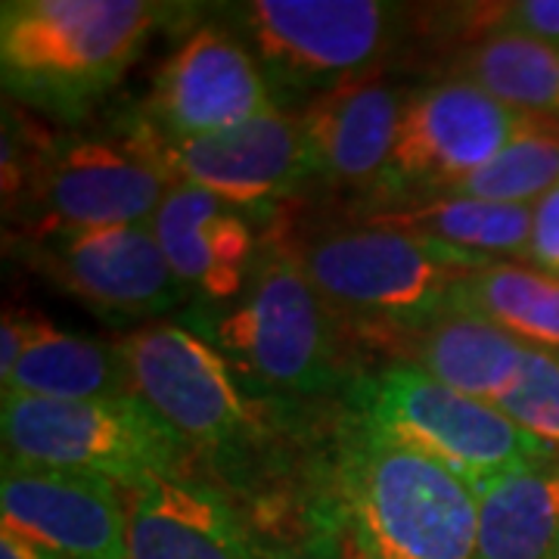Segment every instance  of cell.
<instances>
[{"mask_svg": "<svg viewBox=\"0 0 559 559\" xmlns=\"http://www.w3.org/2000/svg\"><path fill=\"white\" fill-rule=\"evenodd\" d=\"M352 559H473L479 495L436 460L345 417L326 498Z\"/></svg>", "mask_w": 559, "mask_h": 559, "instance_id": "1", "label": "cell"}, {"mask_svg": "<svg viewBox=\"0 0 559 559\" xmlns=\"http://www.w3.org/2000/svg\"><path fill=\"white\" fill-rule=\"evenodd\" d=\"M165 16L168 7L146 0H3V91L75 124L119 87Z\"/></svg>", "mask_w": 559, "mask_h": 559, "instance_id": "2", "label": "cell"}, {"mask_svg": "<svg viewBox=\"0 0 559 559\" xmlns=\"http://www.w3.org/2000/svg\"><path fill=\"white\" fill-rule=\"evenodd\" d=\"M183 326L218 348L246 392L308 401L345 392L355 380L342 323L305 274L296 246L261 249L240 299L193 308Z\"/></svg>", "mask_w": 559, "mask_h": 559, "instance_id": "3", "label": "cell"}, {"mask_svg": "<svg viewBox=\"0 0 559 559\" xmlns=\"http://www.w3.org/2000/svg\"><path fill=\"white\" fill-rule=\"evenodd\" d=\"M296 252L340 323L392 342L448 311L463 274L500 264L364 221L308 237Z\"/></svg>", "mask_w": 559, "mask_h": 559, "instance_id": "4", "label": "cell"}, {"mask_svg": "<svg viewBox=\"0 0 559 559\" xmlns=\"http://www.w3.org/2000/svg\"><path fill=\"white\" fill-rule=\"evenodd\" d=\"M234 32L255 53L277 109L299 112L352 81L377 79L404 38L407 7L382 0H249Z\"/></svg>", "mask_w": 559, "mask_h": 559, "instance_id": "5", "label": "cell"}, {"mask_svg": "<svg viewBox=\"0 0 559 559\" xmlns=\"http://www.w3.org/2000/svg\"><path fill=\"white\" fill-rule=\"evenodd\" d=\"M345 417L436 460L481 495L525 463L557 454L495 404L460 395L407 360H392L348 382Z\"/></svg>", "mask_w": 559, "mask_h": 559, "instance_id": "6", "label": "cell"}, {"mask_svg": "<svg viewBox=\"0 0 559 559\" xmlns=\"http://www.w3.org/2000/svg\"><path fill=\"white\" fill-rule=\"evenodd\" d=\"M0 432L7 457L91 473L128 495L156 479L187 476L193 454L140 395L50 401L3 392Z\"/></svg>", "mask_w": 559, "mask_h": 559, "instance_id": "7", "label": "cell"}, {"mask_svg": "<svg viewBox=\"0 0 559 559\" xmlns=\"http://www.w3.org/2000/svg\"><path fill=\"white\" fill-rule=\"evenodd\" d=\"M171 187L175 178L162 165L153 128L140 112L124 138H47L7 218L20 224L25 242L150 224Z\"/></svg>", "mask_w": 559, "mask_h": 559, "instance_id": "8", "label": "cell"}, {"mask_svg": "<svg viewBox=\"0 0 559 559\" xmlns=\"http://www.w3.org/2000/svg\"><path fill=\"white\" fill-rule=\"evenodd\" d=\"M134 395L146 401L193 454L240 466L255 441V411L234 367L183 323H146L121 340Z\"/></svg>", "mask_w": 559, "mask_h": 559, "instance_id": "9", "label": "cell"}, {"mask_svg": "<svg viewBox=\"0 0 559 559\" xmlns=\"http://www.w3.org/2000/svg\"><path fill=\"white\" fill-rule=\"evenodd\" d=\"M538 121L466 79L444 75L426 87H414L401 112L389 171L373 197V212L432 200L451 190Z\"/></svg>", "mask_w": 559, "mask_h": 559, "instance_id": "10", "label": "cell"}, {"mask_svg": "<svg viewBox=\"0 0 559 559\" xmlns=\"http://www.w3.org/2000/svg\"><path fill=\"white\" fill-rule=\"evenodd\" d=\"M22 252L62 293L106 318L156 320L190 301L150 224L60 234L25 242Z\"/></svg>", "mask_w": 559, "mask_h": 559, "instance_id": "11", "label": "cell"}, {"mask_svg": "<svg viewBox=\"0 0 559 559\" xmlns=\"http://www.w3.org/2000/svg\"><path fill=\"white\" fill-rule=\"evenodd\" d=\"M274 109V94L249 44L230 25L205 22L162 62L143 119L162 138L193 140Z\"/></svg>", "mask_w": 559, "mask_h": 559, "instance_id": "12", "label": "cell"}, {"mask_svg": "<svg viewBox=\"0 0 559 559\" xmlns=\"http://www.w3.org/2000/svg\"><path fill=\"white\" fill-rule=\"evenodd\" d=\"M128 491L116 481L3 454L0 525L62 559H128Z\"/></svg>", "mask_w": 559, "mask_h": 559, "instance_id": "13", "label": "cell"}, {"mask_svg": "<svg viewBox=\"0 0 559 559\" xmlns=\"http://www.w3.org/2000/svg\"><path fill=\"white\" fill-rule=\"evenodd\" d=\"M153 138L175 183H197L240 209L286 200L314 180L299 112L274 109L193 140H168L153 128Z\"/></svg>", "mask_w": 559, "mask_h": 559, "instance_id": "14", "label": "cell"}, {"mask_svg": "<svg viewBox=\"0 0 559 559\" xmlns=\"http://www.w3.org/2000/svg\"><path fill=\"white\" fill-rule=\"evenodd\" d=\"M150 227L187 299H197L200 308L240 299L261 252L246 209L178 180Z\"/></svg>", "mask_w": 559, "mask_h": 559, "instance_id": "15", "label": "cell"}, {"mask_svg": "<svg viewBox=\"0 0 559 559\" xmlns=\"http://www.w3.org/2000/svg\"><path fill=\"white\" fill-rule=\"evenodd\" d=\"M411 91L377 75L336 87L299 109L314 180L355 197H377Z\"/></svg>", "mask_w": 559, "mask_h": 559, "instance_id": "16", "label": "cell"}, {"mask_svg": "<svg viewBox=\"0 0 559 559\" xmlns=\"http://www.w3.org/2000/svg\"><path fill=\"white\" fill-rule=\"evenodd\" d=\"M128 559H267L227 491L197 476L128 495Z\"/></svg>", "mask_w": 559, "mask_h": 559, "instance_id": "17", "label": "cell"}, {"mask_svg": "<svg viewBox=\"0 0 559 559\" xmlns=\"http://www.w3.org/2000/svg\"><path fill=\"white\" fill-rule=\"evenodd\" d=\"M395 342L401 345L399 360L426 370L432 380L451 385L460 395L488 404H498L520 380L528 348L495 323L454 308L441 311L439 318L404 333Z\"/></svg>", "mask_w": 559, "mask_h": 559, "instance_id": "18", "label": "cell"}, {"mask_svg": "<svg viewBox=\"0 0 559 559\" xmlns=\"http://www.w3.org/2000/svg\"><path fill=\"white\" fill-rule=\"evenodd\" d=\"M532 212L535 205L444 193L432 200L370 212L364 215V224L441 242V246H451L479 259L522 264L528 252V237H532Z\"/></svg>", "mask_w": 559, "mask_h": 559, "instance_id": "19", "label": "cell"}, {"mask_svg": "<svg viewBox=\"0 0 559 559\" xmlns=\"http://www.w3.org/2000/svg\"><path fill=\"white\" fill-rule=\"evenodd\" d=\"M473 559H559V454L532 460L481 491Z\"/></svg>", "mask_w": 559, "mask_h": 559, "instance_id": "20", "label": "cell"}, {"mask_svg": "<svg viewBox=\"0 0 559 559\" xmlns=\"http://www.w3.org/2000/svg\"><path fill=\"white\" fill-rule=\"evenodd\" d=\"M3 392L50 401H91L134 395L121 342H103L57 330L50 320L3 380Z\"/></svg>", "mask_w": 559, "mask_h": 559, "instance_id": "21", "label": "cell"}, {"mask_svg": "<svg viewBox=\"0 0 559 559\" xmlns=\"http://www.w3.org/2000/svg\"><path fill=\"white\" fill-rule=\"evenodd\" d=\"M448 75L479 84L516 112L559 121V47L510 32L481 35L451 57Z\"/></svg>", "mask_w": 559, "mask_h": 559, "instance_id": "22", "label": "cell"}, {"mask_svg": "<svg viewBox=\"0 0 559 559\" xmlns=\"http://www.w3.org/2000/svg\"><path fill=\"white\" fill-rule=\"evenodd\" d=\"M448 308L488 320L532 348L559 355V280L528 264L500 261L463 274Z\"/></svg>", "mask_w": 559, "mask_h": 559, "instance_id": "23", "label": "cell"}, {"mask_svg": "<svg viewBox=\"0 0 559 559\" xmlns=\"http://www.w3.org/2000/svg\"><path fill=\"white\" fill-rule=\"evenodd\" d=\"M559 187V121L540 119L516 138L485 168L473 171L444 193L476 197L491 202L535 205L540 197ZM439 193V197H444Z\"/></svg>", "mask_w": 559, "mask_h": 559, "instance_id": "24", "label": "cell"}, {"mask_svg": "<svg viewBox=\"0 0 559 559\" xmlns=\"http://www.w3.org/2000/svg\"><path fill=\"white\" fill-rule=\"evenodd\" d=\"M495 407L559 454V355L528 345L520 380Z\"/></svg>", "mask_w": 559, "mask_h": 559, "instance_id": "25", "label": "cell"}, {"mask_svg": "<svg viewBox=\"0 0 559 559\" xmlns=\"http://www.w3.org/2000/svg\"><path fill=\"white\" fill-rule=\"evenodd\" d=\"M460 16L473 22V40L495 32H510L559 47V0L473 3V7H460Z\"/></svg>", "mask_w": 559, "mask_h": 559, "instance_id": "26", "label": "cell"}, {"mask_svg": "<svg viewBox=\"0 0 559 559\" xmlns=\"http://www.w3.org/2000/svg\"><path fill=\"white\" fill-rule=\"evenodd\" d=\"M267 559H352V554H348V540L342 535L340 522L323 500V507L311 516V525L299 538L267 550Z\"/></svg>", "mask_w": 559, "mask_h": 559, "instance_id": "27", "label": "cell"}, {"mask_svg": "<svg viewBox=\"0 0 559 559\" xmlns=\"http://www.w3.org/2000/svg\"><path fill=\"white\" fill-rule=\"evenodd\" d=\"M522 264L559 280V187L535 202L532 237H528V252Z\"/></svg>", "mask_w": 559, "mask_h": 559, "instance_id": "28", "label": "cell"}, {"mask_svg": "<svg viewBox=\"0 0 559 559\" xmlns=\"http://www.w3.org/2000/svg\"><path fill=\"white\" fill-rule=\"evenodd\" d=\"M44 323L47 320L40 314L13 311V308L3 311V320H0V382L20 367L22 355L32 348V342L38 340Z\"/></svg>", "mask_w": 559, "mask_h": 559, "instance_id": "29", "label": "cell"}, {"mask_svg": "<svg viewBox=\"0 0 559 559\" xmlns=\"http://www.w3.org/2000/svg\"><path fill=\"white\" fill-rule=\"evenodd\" d=\"M0 559H62L53 550L40 547L38 540L25 538L16 528L0 525Z\"/></svg>", "mask_w": 559, "mask_h": 559, "instance_id": "30", "label": "cell"}]
</instances>
